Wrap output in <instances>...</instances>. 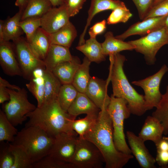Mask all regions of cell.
Returning a JSON list of instances; mask_svg holds the SVG:
<instances>
[{
  "mask_svg": "<svg viewBox=\"0 0 168 168\" xmlns=\"http://www.w3.org/2000/svg\"><path fill=\"white\" fill-rule=\"evenodd\" d=\"M155 145L156 150L168 151V141L165 139L163 137Z\"/></svg>",
  "mask_w": 168,
  "mask_h": 168,
  "instance_id": "obj_46",
  "label": "cell"
},
{
  "mask_svg": "<svg viewBox=\"0 0 168 168\" xmlns=\"http://www.w3.org/2000/svg\"><path fill=\"white\" fill-rule=\"evenodd\" d=\"M27 42L35 54L44 60L51 44L48 33L40 27Z\"/></svg>",
  "mask_w": 168,
  "mask_h": 168,
  "instance_id": "obj_23",
  "label": "cell"
},
{
  "mask_svg": "<svg viewBox=\"0 0 168 168\" xmlns=\"http://www.w3.org/2000/svg\"><path fill=\"white\" fill-rule=\"evenodd\" d=\"M105 40L101 43L103 54L105 56L119 53L124 50H134L135 47L128 42L116 38L111 31L105 35Z\"/></svg>",
  "mask_w": 168,
  "mask_h": 168,
  "instance_id": "obj_24",
  "label": "cell"
},
{
  "mask_svg": "<svg viewBox=\"0 0 168 168\" xmlns=\"http://www.w3.org/2000/svg\"><path fill=\"white\" fill-rule=\"evenodd\" d=\"M106 21L105 20L95 24L89 30L88 33L90 38H95L98 35L103 33L106 29Z\"/></svg>",
  "mask_w": 168,
  "mask_h": 168,
  "instance_id": "obj_43",
  "label": "cell"
},
{
  "mask_svg": "<svg viewBox=\"0 0 168 168\" xmlns=\"http://www.w3.org/2000/svg\"><path fill=\"white\" fill-rule=\"evenodd\" d=\"M17 129L7 118L4 112L0 110V142H13L18 133Z\"/></svg>",
  "mask_w": 168,
  "mask_h": 168,
  "instance_id": "obj_32",
  "label": "cell"
},
{
  "mask_svg": "<svg viewBox=\"0 0 168 168\" xmlns=\"http://www.w3.org/2000/svg\"><path fill=\"white\" fill-rule=\"evenodd\" d=\"M165 26L168 28V15L166 20Z\"/></svg>",
  "mask_w": 168,
  "mask_h": 168,
  "instance_id": "obj_52",
  "label": "cell"
},
{
  "mask_svg": "<svg viewBox=\"0 0 168 168\" xmlns=\"http://www.w3.org/2000/svg\"><path fill=\"white\" fill-rule=\"evenodd\" d=\"M110 80L105 81L94 76L91 77L85 94L100 110L107 108L110 101L107 88Z\"/></svg>",
  "mask_w": 168,
  "mask_h": 168,
  "instance_id": "obj_14",
  "label": "cell"
},
{
  "mask_svg": "<svg viewBox=\"0 0 168 168\" xmlns=\"http://www.w3.org/2000/svg\"><path fill=\"white\" fill-rule=\"evenodd\" d=\"M55 137L35 126H25L18 132L12 144L22 147L33 164L49 154Z\"/></svg>",
  "mask_w": 168,
  "mask_h": 168,
  "instance_id": "obj_4",
  "label": "cell"
},
{
  "mask_svg": "<svg viewBox=\"0 0 168 168\" xmlns=\"http://www.w3.org/2000/svg\"><path fill=\"white\" fill-rule=\"evenodd\" d=\"M81 64L79 58L77 56H72L71 60L58 64L52 72L62 84H72L75 74Z\"/></svg>",
  "mask_w": 168,
  "mask_h": 168,
  "instance_id": "obj_21",
  "label": "cell"
},
{
  "mask_svg": "<svg viewBox=\"0 0 168 168\" xmlns=\"http://www.w3.org/2000/svg\"><path fill=\"white\" fill-rule=\"evenodd\" d=\"M48 35L51 44L69 48L77 36V32L75 26L70 21L57 31Z\"/></svg>",
  "mask_w": 168,
  "mask_h": 168,
  "instance_id": "obj_22",
  "label": "cell"
},
{
  "mask_svg": "<svg viewBox=\"0 0 168 168\" xmlns=\"http://www.w3.org/2000/svg\"><path fill=\"white\" fill-rule=\"evenodd\" d=\"M44 103L50 102L57 99L62 85L59 79L51 71L44 70Z\"/></svg>",
  "mask_w": 168,
  "mask_h": 168,
  "instance_id": "obj_28",
  "label": "cell"
},
{
  "mask_svg": "<svg viewBox=\"0 0 168 168\" xmlns=\"http://www.w3.org/2000/svg\"><path fill=\"white\" fill-rule=\"evenodd\" d=\"M91 62L85 57L75 74L72 84L79 92L85 93L91 77L89 74Z\"/></svg>",
  "mask_w": 168,
  "mask_h": 168,
  "instance_id": "obj_29",
  "label": "cell"
},
{
  "mask_svg": "<svg viewBox=\"0 0 168 168\" xmlns=\"http://www.w3.org/2000/svg\"><path fill=\"white\" fill-rule=\"evenodd\" d=\"M70 17L63 4L53 7L41 17V27L48 33L55 32L68 24Z\"/></svg>",
  "mask_w": 168,
  "mask_h": 168,
  "instance_id": "obj_12",
  "label": "cell"
},
{
  "mask_svg": "<svg viewBox=\"0 0 168 168\" xmlns=\"http://www.w3.org/2000/svg\"><path fill=\"white\" fill-rule=\"evenodd\" d=\"M156 162L162 168H168V151L156 150Z\"/></svg>",
  "mask_w": 168,
  "mask_h": 168,
  "instance_id": "obj_44",
  "label": "cell"
},
{
  "mask_svg": "<svg viewBox=\"0 0 168 168\" xmlns=\"http://www.w3.org/2000/svg\"><path fill=\"white\" fill-rule=\"evenodd\" d=\"M104 163V159L98 148L89 140L78 137L72 168H102Z\"/></svg>",
  "mask_w": 168,
  "mask_h": 168,
  "instance_id": "obj_8",
  "label": "cell"
},
{
  "mask_svg": "<svg viewBox=\"0 0 168 168\" xmlns=\"http://www.w3.org/2000/svg\"><path fill=\"white\" fill-rule=\"evenodd\" d=\"M26 0H16L15 1V5L18 7L19 11H21L24 7Z\"/></svg>",
  "mask_w": 168,
  "mask_h": 168,
  "instance_id": "obj_48",
  "label": "cell"
},
{
  "mask_svg": "<svg viewBox=\"0 0 168 168\" xmlns=\"http://www.w3.org/2000/svg\"><path fill=\"white\" fill-rule=\"evenodd\" d=\"M10 99V95L6 88L0 86V103L3 104L5 101H9Z\"/></svg>",
  "mask_w": 168,
  "mask_h": 168,
  "instance_id": "obj_45",
  "label": "cell"
},
{
  "mask_svg": "<svg viewBox=\"0 0 168 168\" xmlns=\"http://www.w3.org/2000/svg\"><path fill=\"white\" fill-rule=\"evenodd\" d=\"M26 117L29 120L25 126H37L54 137L62 133L73 131L72 124L76 119L62 109L57 99L37 107Z\"/></svg>",
  "mask_w": 168,
  "mask_h": 168,
  "instance_id": "obj_3",
  "label": "cell"
},
{
  "mask_svg": "<svg viewBox=\"0 0 168 168\" xmlns=\"http://www.w3.org/2000/svg\"><path fill=\"white\" fill-rule=\"evenodd\" d=\"M164 128L161 122L153 116H148L145 119L138 136L144 142L151 141L155 145L162 138Z\"/></svg>",
  "mask_w": 168,
  "mask_h": 168,
  "instance_id": "obj_19",
  "label": "cell"
},
{
  "mask_svg": "<svg viewBox=\"0 0 168 168\" xmlns=\"http://www.w3.org/2000/svg\"><path fill=\"white\" fill-rule=\"evenodd\" d=\"M10 147L14 157L12 168H33L30 158L22 147L11 143Z\"/></svg>",
  "mask_w": 168,
  "mask_h": 168,
  "instance_id": "obj_34",
  "label": "cell"
},
{
  "mask_svg": "<svg viewBox=\"0 0 168 168\" xmlns=\"http://www.w3.org/2000/svg\"><path fill=\"white\" fill-rule=\"evenodd\" d=\"M78 91L72 84H62L59 90L57 100L62 109L68 110L75 98Z\"/></svg>",
  "mask_w": 168,
  "mask_h": 168,
  "instance_id": "obj_30",
  "label": "cell"
},
{
  "mask_svg": "<svg viewBox=\"0 0 168 168\" xmlns=\"http://www.w3.org/2000/svg\"><path fill=\"white\" fill-rule=\"evenodd\" d=\"M0 65L6 74L22 77L13 44L9 41L0 43Z\"/></svg>",
  "mask_w": 168,
  "mask_h": 168,
  "instance_id": "obj_16",
  "label": "cell"
},
{
  "mask_svg": "<svg viewBox=\"0 0 168 168\" xmlns=\"http://www.w3.org/2000/svg\"><path fill=\"white\" fill-rule=\"evenodd\" d=\"M164 0H153V3L152 7Z\"/></svg>",
  "mask_w": 168,
  "mask_h": 168,
  "instance_id": "obj_51",
  "label": "cell"
},
{
  "mask_svg": "<svg viewBox=\"0 0 168 168\" xmlns=\"http://www.w3.org/2000/svg\"><path fill=\"white\" fill-rule=\"evenodd\" d=\"M72 58L69 48L51 44L44 61L46 69L52 71L59 63L70 60Z\"/></svg>",
  "mask_w": 168,
  "mask_h": 168,
  "instance_id": "obj_20",
  "label": "cell"
},
{
  "mask_svg": "<svg viewBox=\"0 0 168 168\" xmlns=\"http://www.w3.org/2000/svg\"><path fill=\"white\" fill-rule=\"evenodd\" d=\"M126 136L131 151L140 166L142 168H156L155 158L150 153L144 142L133 132H126Z\"/></svg>",
  "mask_w": 168,
  "mask_h": 168,
  "instance_id": "obj_13",
  "label": "cell"
},
{
  "mask_svg": "<svg viewBox=\"0 0 168 168\" xmlns=\"http://www.w3.org/2000/svg\"><path fill=\"white\" fill-rule=\"evenodd\" d=\"M13 42L22 77L24 79L31 80L33 72L37 69H46L44 61L40 59L33 51L26 39L21 36Z\"/></svg>",
  "mask_w": 168,
  "mask_h": 168,
  "instance_id": "obj_9",
  "label": "cell"
},
{
  "mask_svg": "<svg viewBox=\"0 0 168 168\" xmlns=\"http://www.w3.org/2000/svg\"><path fill=\"white\" fill-rule=\"evenodd\" d=\"M20 26L26 35V40L29 41L36 30L41 27V18L40 17H32L20 21Z\"/></svg>",
  "mask_w": 168,
  "mask_h": 168,
  "instance_id": "obj_36",
  "label": "cell"
},
{
  "mask_svg": "<svg viewBox=\"0 0 168 168\" xmlns=\"http://www.w3.org/2000/svg\"><path fill=\"white\" fill-rule=\"evenodd\" d=\"M98 115H86L82 119L73 120L72 128V130L82 138L93 127L95 123Z\"/></svg>",
  "mask_w": 168,
  "mask_h": 168,
  "instance_id": "obj_35",
  "label": "cell"
},
{
  "mask_svg": "<svg viewBox=\"0 0 168 168\" xmlns=\"http://www.w3.org/2000/svg\"><path fill=\"white\" fill-rule=\"evenodd\" d=\"M4 21L0 20V43L4 41L3 39V24Z\"/></svg>",
  "mask_w": 168,
  "mask_h": 168,
  "instance_id": "obj_49",
  "label": "cell"
},
{
  "mask_svg": "<svg viewBox=\"0 0 168 168\" xmlns=\"http://www.w3.org/2000/svg\"><path fill=\"white\" fill-rule=\"evenodd\" d=\"M100 110L85 93L78 92L67 112L76 119L77 116L82 114L98 115Z\"/></svg>",
  "mask_w": 168,
  "mask_h": 168,
  "instance_id": "obj_18",
  "label": "cell"
},
{
  "mask_svg": "<svg viewBox=\"0 0 168 168\" xmlns=\"http://www.w3.org/2000/svg\"><path fill=\"white\" fill-rule=\"evenodd\" d=\"M110 61L108 78L111 81L113 95L127 101L131 114L138 116L146 111L144 96L138 93L129 82L123 69L125 57L119 53L109 55Z\"/></svg>",
  "mask_w": 168,
  "mask_h": 168,
  "instance_id": "obj_2",
  "label": "cell"
},
{
  "mask_svg": "<svg viewBox=\"0 0 168 168\" xmlns=\"http://www.w3.org/2000/svg\"><path fill=\"white\" fill-rule=\"evenodd\" d=\"M21 14V12L19 11L12 17L8 16L4 21L3 33L4 41L16 40L24 33L19 24Z\"/></svg>",
  "mask_w": 168,
  "mask_h": 168,
  "instance_id": "obj_27",
  "label": "cell"
},
{
  "mask_svg": "<svg viewBox=\"0 0 168 168\" xmlns=\"http://www.w3.org/2000/svg\"><path fill=\"white\" fill-rule=\"evenodd\" d=\"M152 115L157 118L164 128L163 134H168V86L165 93L162 94L161 100Z\"/></svg>",
  "mask_w": 168,
  "mask_h": 168,
  "instance_id": "obj_31",
  "label": "cell"
},
{
  "mask_svg": "<svg viewBox=\"0 0 168 168\" xmlns=\"http://www.w3.org/2000/svg\"><path fill=\"white\" fill-rule=\"evenodd\" d=\"M86 0H63V4L66 7L70 17L77 14L82 8Z\"/></svg>",
  "mask_w": 168,
  "mask_h": 168,
  "instance_id": "obj_41",
  "label": "cell"
},
{
  "mask_svg": "<svg viewBox=\"0 0 168 168\" xmlns=\"http://www.w3.org/2000/svg\"><path fill=\"white\" fill-rule=\"evenodd\" d=\"M53 7H58L63 4V0H49Z\"/></svg>",
  "mask_w": 168,
  "mask_h": 168,
  "instance_id": "obj_50",
  "label": "cell"
},
{
  "mask_svg": "<svg viewBox=\"0 0 168 168\" xmlns=\"http://www.w3.org/2000/svg\"><path fill=\"white\" fill-rule=\"evenodd\" d=\"M128 42L135 47L137 52L144 55L147 64L154 65L159 50L164 45H168V28L164 26L138 39Z\"/></svg>",
  "mask_w": 168,
  "mask_h": 168,
  "instance_id": "obj_7",
  "label": "cell"
},
{
  "mask_svg": "<svg viewBox=\"0 0 168 168\" xmlns=\"http://www.w3.org/2000/svg\"><path fill=\"white\" fill-rule=\"evenodd\" d=\"M167 16L152 17L138 22L130 26L122 34L115 37L124 40L128 37L134 35L144 36L165 26Z\"/></svg>",
  "mask_w": 168,
  "mask_h": 168,
  "instance_id": "obj_15",
  "label": "cell"
},
{
  "mask_svg": "<svg viewBox=\"0 0 168 168\" xmlns=\"http://www.w3.org/2000/svg\"><path fill=\"white\" fill-rule=\"evenodd\" d=\"M44 75L33 77L26 85L27 88L36 99L38 107L41 106L44 103Z\"/></svg>",
  "mask_w": 168,
  "mask_h": 168,
  "instance_id": "obj_33",
  "label": "cell"
},
{
  "mask_svg": "<svg viewBox=\"0 0 168 168\" xmlns=\"http://www.w3.org/2000/svg\"><path fill=\"white\" fill-rule=\"evenodd\" d=\"M0 86L16 90H19L21 89L19 86L11 84L7 81L1 77H0Z\"/></svg>",
  "mask_w": 168,
  "mask_h": 168,
  "instance_id": "obj_47",
  "label": "cell"
},
{
  "mask_svg": "<svg viewBox=\"0 0 168 168\" xmlns=\"http://www.w3.org/2000/svg\"><path fill=\"white\" fill-rule=\"evenodd\" d=\"M74 131L63 132L55 137L49 155L72 168L71 161L76 148L78 137Z\"/></svg>",
  "mask_w": 168,
  "mask_h": 168,
  "instance_id": "obj_11",
  "label": "cell"
},
{
  "mask_svg": "<svg viewBox=\"0 0 168 168\" xmlns=\"http://www.w3.org/2000/svg\"><path fill=\"white\" fill-rule=\"evenodd\" d=\"M53 7L49 0H26L23 8L20 11L22 13L21 21L30 17H41Z\"/></svg>",
  "mask_w": 168,
  "mask_h": 168,
  "instance_id": "obj_26",
  "label": "cell"
},
{
  "mask_svg": "<svg viewBox=\"0 0 168 168\" xmlns=\"http://www.w3.org/2000/svg\"><path fill=\"white\" fill-rule=\"evenodd\" d=\"M132 14L126 7H119L112 10L107 19L108 24L125 23L132 17Z\"/></svg>",
  "mask_w": 168,
  "mask_h": 168,
  "instance_id": "obj_38",
  "label": "cell"
},
{
  "mask_svg": "<svg viewBox=\"0 0 168 168\" xmlns=\"http://www.w3.org/2000/svg\"><path fill=\"white\" fill-rule=\"evenodd\" d=\"M10 95L9 102L3 105V110L8 120L15 126L21 124L27 119V114L36 107L28 100L25 88L16 90L6 88Z\"/></svg>",
  "mask_w": 168,
  "mask_h": 168,
  "instance_id": "obj_6",
  "label": "cell"
},
{
  "mask_svg": "<svg viewBox=\"0 0 168 168\" xmlns=\"http://www.w3.org/2000/svg\"><path fill=\"white\" fill-rule=\"evenodd\" d=\"M138 12L140 19L143 20L146 14L152 7L153 0H132Z\"/></svg>",
  "mask_w": 168,
  "mask_h": 168,
  "instance_id": "obj_42",
  "label": "cell"
},
{
  "mask_svg": "<svg viewBox=\"0 0 168 168\" xmlns=\"http://www.w3.org/2000/svg\"><path fill=\"white\" fill-rule=\"evenodd\" d=\"M76 49L82 52L91 62L99 63L105 60L106 56L102 52L101 43L99 42L96 38H90Z\"/></svg>",
  "mask_w": 168,
  "mask_h": 168,
  "instance_id": "obj_25",
  "label": "cell"
},
{
  "mask_svg": "<svg viewBox=\"0 0 168 168\" xmlns=\"http://www.w3.org/2000/svg\"><path fill=\"white\" fill-rule=\"evenodd\" d=\"M163 137L165 139H166L167 141H168V137Z\"/></svg>",
  "mask_w": 168,
  "mask_h": 168,
  "instance_id": "obj_53",
  "label": "cell"
},
{
  "mask_svg": "<svg viewBox=\"0 0 168 168\" xmlns=\"http://www.w3.org/2000/svg\"><path fill=\"white\" fill-rule=\"evenodd\" d=\"M119 7H126L123 2L119 0H91L86 22L83 31L80 36L78 45L85 43L84 38L87 28L96 15L104 11L113 10Z\"/></svg>",
  "mask_w": 168,
  "mask_h": 168,
  "instance_id": "obj_17",
  "label": "cell"
},
{
  "mask_svg": "<svg viewBox=\"0 0 168 168\" xmlns=\"http://www.w3.org/2000/svg\"><path fill=\"white\" fill-rule=\"evenodd\" d=\"M107 108L100 111L94 124L82 138L92 142L99 150L105 168H122L133 156L121 152L116 148L112 121Z\"/></svg>",
  "mask_w": 168,
  "mask_h": 168,
  "instance_id": "obj_1",
  "label": "cell"
},
{
  "mask_svg": "<svg viewBox=\"0 0 168 168\" xmlns=\"http://www.w3.org/2000/svg\"><path fill=\"white\" fill-rule=\"evenodd\" d=\"M33 168H70V167L48 154L34 163Z\"/></svg>",
  "mask_w": 168,
  "mask_h": 168,
  "instance_id": "obj_39",
  "label": "cell"
},
{
  "mask_svg": "<svg viewBox=\"0 0 168 168\" xmlns=\"http://www.w3.org/2000/svg\"><path fill=\"white\" fill-rule=\"evenodd\" d=\"M168 15V0H165L152 7L143 20Z\"/></svg>",
  "mask_w": 168,
  "mask_h": 168,
  "instance_id": "obj_40",
  "label": "cell"
},
{
  "mask_svg": "<svg viewBox=\"0 0 168 168\" xmlns=\"http://www.w3.org/2000/svg\"><path fill=\"white\" fill-rule=\"evenodd\" d=\"M0 142V168H12L14 157L9 142Z\"/></svg>",
  "mask_w": 168,
  "mask_h": 168,
  "instance_id": "obj_37",
  "label": "cell"
},
{
  "mask_svg": "<svg viewBox=\"0 0 168 168\" xmlns=\"http://www.w3.org/2000/svg\"><path fill=\"white\" fill-rule=\"evenodd\" d=\"M168 71V67L163 65L160 70L152 75L140 80L134 81L132 83L142 89L144 93L145 108L147 111L156 108L159 104L162 95L160 90L161 80Z\"/></svg>",
  "mask_w": 168,
  "mask_h": 168,
  "instance_id": "obj_10",
  "label": "cell"
},
{
  "mask_svg": "<svg viewBox=\"0 0 168 168\" xmlns=\"http://www.w3.org/2000/svg\"><path fill=\"white\" fill-rule=\"evenodd\" d=\"M107 110L110 118L113 128V138L117 149L126 154H132L125 140L124 131L125 119L131 114L126 100L114 96L111 94Z\"/></svg>",
  "mask_w": 168,
  "mask_h": 168,
  "instance_id": "obj_5",
  "label": "cell"
}]
</instances>
